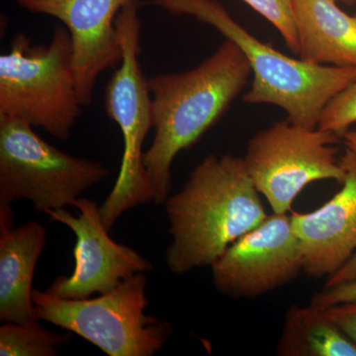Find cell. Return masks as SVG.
Returning a JSON list of instances; mask_svg holds the SVG:
<instances>
[{"mask_svg": "<svg viewBox=\"0 0 356 356\" xmlns=\"http://www.w3.org/2000/svg\"><path fill=\"white\" fill-rule=\"evenodd\" d=\"M165 204L172 240L165 261L177 275L212 266L268 217L245 159L231 154L204 159Z\"/></svg>", "mask_w": 356, "mask_h": 356, "instance_id": "1", "label": "cell"}, {"mask_svg": "<svg viewBox=\"0 0 356 356\" xmlns=\"http://www.w3.org/2000/svg\"><path fill=\"white\" fill-rule=\"evenodd\" d=\"M250 74L245 54L226 39L193 69L147 79L154 136L145 154V166L156 205L165 204L170 196L177 154L194 146L222 118Z\"/></svg>", "mask_w": 356, "mask_h": 356, "instance_id": "2", "label": "cell"}, {"mask_svg": "<svg viewBox=\"0 0 356 356\" xmlns=\"http://www.w3.org/2000/svg\"><path fill=\"white\" fill-rule=\"evenodd\" d=\"M147 4L175 15L192 16L238 44L252 74L243 102L278 107L288 120L302 127L317 128L327 103L356 81V67L310 64L264 43L218 0H151Z\"/></svg>", "mask_w": 356, "mask_h": 356, "instance_id": "3", "label": "cell"}, {"mask_svg": "<svg viewBox=\"0 0 356 356\" xmlns=\"http://www.w3.org/2000/svg\"><path fill=\"white\" fill-rule=\"evenodd\" d=\"M83 107L67 28L57 26L49 44L36 46L16 33L8 53L0 56V120H22L67 140Z\"/></svg>", "mask_w": 356, "mask_h": 356, "instance_id": "4", "label": "cell"}, {"mask_svg": "<svg viewBox=\"0 0 356 356\" xmlns=\"http://www.w3.org/2000/svg\"><path fill=\"white\" fill-rule=\"evenodd\" d=\"M139 6V0H131L117 16L122 60L104 93L107 116L120 129L124 145L118 177L99 206L102 221L109 231L124 213L154 201L144 152L145 140L154 126L153 100L140 63Z\"/></svg>", "mask_w": 356, "mask_h": 356, "instance_id": "5", "label": "cell"}, {"mask_svg": "<svg viewBox=\"0 0 356 356\" xmlns=\"http://www.w3.org/2000/svg\"><path fill=\"white\" fill-rule=\"evenodd\" d=\"M146 274L138 273L95 299H63L34 290L39 321L86 339L109 356H153L172 334V325L145 314Z\"/></svg>", "mask_w": 356, "mask_h": 356, "instance_id": "6", "label": "cell"}, {"mask_svg": "<svg viewBox=\"0 0 356 356\" xmlns=\"http://www.w3.org/2000/svg\"><path fill=\"white\" fill-rule=\"evenodd\" d=\"M109 172L98 161L51 146L24 121L0 120V205L27 199L39 213L63 209Z\"/></svg>", "mask_w": 356, "mask_h": 356, "instance_id": "7", "label": "cell"}, {"mask_svg": "<svg viewBox=\"0 0 356 356\" xmlns=\"http://www.w3.org/2000/svg\"><path fill=\"white\" fill-rule=\"evenodd\" d=\"M341 138L285 119L255 134L248 142L245 163L255 188L276 214L291 210L295 198L312 182L336 180L344 170L334 145Z\"/></svg>", "mask_w": 356, "mask_h": 356, "instance_id": "8", "label": "cell"}, {"mask_svg": "<svg viewBox=\"0 0 356 356\" xmlns=\"http://www.w3.org/2000/svg\"><path fill=\"white\" fill-rule=\"evenodd\" d=\"M211 268L217 291L233 299L257 298L291 282L304 268L291 218L286 213L267 217L232 243Z\"/></svg>", "mask_w": 356, "mask_h": 356, "instance_id": "9", "label": "cell"}, {"mask_svg": "<svg viewBox=\"0 0 356 356\" xmlns=\"http://www.w3.org/2000/svg\"><path fill=\"white\" fill-rule=\"evenodd\" d=\"M72 206L79 209V216L65 208L46 213L51 222L65 225L76 236L74 270L70 276L56 278L46 290L49 294L63 299H88L95 293L112 291L136 274L153 269V264L139 252L110 238L95 201L79 197Z\"/></svg>", "mask_w": 356, "mask_h": 356, "instance_id": "10", "label": "cell"}, {"mask_svg": "<svg viewBox=\"0 0 356 356\" xmlns=\"http://www.w3.org/2000/svg\"><path fill=\"white\" fill-rule=\"evenodd\" d=\"M28 13L57 18L72 39V70L83 106L92 103L98 76L120 64L117 16L131 0H14Z\"/></svg>", "mask_w": 356, "mask_h": 356, "instance_id": "11", "label": "cell"}, {"mask_svg": "<svg viewBox=\"0 0 356 356\" xmlns=\"http://www.w3.org/2000/svg\"><path fill=\"white\" fill-rule=\"evenodd\" d=\"M343 187L311 213L293 212L291 225L301 242L304 268L313 277L336 273L356 252V154L346 149L339 159Z\"/></svg>", "mask_w": 356, "mask_h": 356, "instance_id": "12", "label": "cell"}, {"mask_svg": "<svg viewBox=\"0 0 356 356\" xmlns=\"http://www.w3.org/2000/svg\"><path fill=\"white\" fill-rule=\"evenodd\" d=\"M47 243V231L38 222L18 228H0V321L39 322L33 303V278Z\"/></svg>", "mask_w": 356, "mask_h": 356, "instance_id": "13", "label": "cell"}, {"mask_svg": "<svg viewBox=\"0 0 356 356\" xmlns=\"http://www.w3.org/2000/svg\"><path fill=\"white\" fill-rule=\"evenodd\" d=\"M301 60L315 65L356 67V15L336 0H292Z\"/></svg>", "mask_w": 356, "mask_h": 356, "instance_id": "14", "label": "cell"}, {"mask_svg": "<svg viewBox=\"0 0 356 356\" xmlns=\"http://www.w3.org/2000/svg\"><path fill=\"white\" fill-rule=\"evenodd\" d=\"M278 356H356V343L317 307L291 305L276 348Z\"/></svg>", "mask_w": 356, "mask_h": 356, "instance_id": "15", "label": "cell"}, {"mask_svg": "<svg viewBox=\"0 0 356 356\" xmlns=\"http://www.w3.org/2000/svg\"><path fill=\"white\" fill-rule=\"evenodd\" d=\"M70 336L49 331L39 322H6L0 327V355L55 356Z\"/></svg>", "mask_w": 356, "mask_h": 356, "instance_id": "16", "label": "cell"}, {"mask_svg": "<svg viewBox=\"0 0 356 356\" xmlns=\"http://www.w3.org/2000/svg\"><path fill=\"white\" fill-rule=\"evenodd\" d=\"M280 32L292 53L299 55V42L293 16L292 0H243Z\"/></svg>", "mask_w": 356, "mask_h": 356, "instance_id": "17", "label": "cell"}, {"mask_svg": "<svg viewBox=\"0 0 356 356\" xmlns=\"http://www.w3.org/2000/svg\"><path fill=\"white\" fill-rule=\"evenodd\" d=\"M356 123V81L334 96L323 110L318 121L321 130L341 136Z\"/></svg>", "mask_w": 356, "mask_h": 356, "instance_id": "18", "label": "cell"}, {"mask_svg": "<svg viewBox=\"0 0 356 356\" xmlns=\"http://www.w3.org/2000/svg\"><path fill=\"white\" fill-rule=\"evenodd\" d=\"M355 301L356 280L323 289L322 291L314 295L311 300V305L317 307L321 310H325L330 307Z\"/></svg>", "mask_w": 356, "mask_h": 356, "instance_id": "19", "label": "cell"}, {"mask_svg": "<svg viewBox=\"0 0 356 356\" xmlns=\"http://www.w3.org/2000/svg\"><path fill=\"white\" fill-rule=\"evenodd\" d=\"M324 311L356 343V301L330 307Z\"/></svg>", "mask_w": 356, "mask_h": 356, "instance_id": "20", "label": "cell"}, {"mask_svg": "<svg viewBox=\"0 0 356 356\" xmlns=\"http://www.w3.org/2000/svg\"><path fill=\"white\" fill-rule=\"evenodd\" d=\"M356 280V252L336 273L327 276L324 289Z\"/></svg>", "mask_w": 356, "mask_h": 356, "instance_id": "21", "label": "cell"}, {"mask_svg": "<svg viewBox=\"0 0 356 356\" xmlns=\"http://www.w3.org/2000/svg\"><path fill=\"white\" fill-rule=\"evenodd\" d=\"M346 149H350L356 154V131L348 130L341 136Z\"/></svg>", "mask_w": 356, "mask_h": 356, "instance_id": "22", "label": "cell"}, {"mask_svg": "<svg viewBox=\"0 0 356 356\" xmlns=\"http://www.w3.org/2000/svg\"><path fill=\"white\" fill-rule=\"evenodd\" d=\"M337 3H344L348 4V6H353V4H356V0H336Z\"/></svg>", "mask_w": 356, "mask_h": 356, "instance_id": "23", "label": "cell"}, {"mask_svg": "<svg viewBox=\"0 0 356 356\" xmlns=\"http://www.w3.org/2000/svg\"><path fill=\"white\" fill-rule=\"evenodd\" d=\"M355 15H356V13H355Z\"/></svg>", "mask_w": 356, "mask_h": 356, "instance_id": "24", "label": "cell"}]
</instances>
